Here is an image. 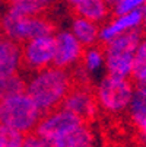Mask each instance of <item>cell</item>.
Here are the masks:
<instances>
[{
    "label": "cell",
    "mask_w": 146,
    "mask_h": 147,
    "mask_svg": "<svg viewBox=\"0 0 146 147\" xmlns=\"http://www.w3.org/2000/svg\"><path fill=\"white\" fill-rule=\"evenodd\" d=\"M70 88V76L66 70L48 67L35 73L31 80L26 82L25 93L44 115L60 108Z\"/></svg>",
    "instance_id": "6da1fadb"
},
{
    "label": "cell",
    "mask_w": 146,
    "mask_h": 147,
    "mask_svg": "<svg viewBox=\"0 0 146 147\" xmlns=\"http://www.w3.org/2000/svg\"><path fill=\"white\" fill-rule=\"evenodd\" d=\"M54 31L56 25L44 16H24L9 7L0 16V32L3 38L18 44L41 36H54Z\"/></svg>",
    "instance_id": "7a4b0ae2"
},
{
    "label": "cell",
    "mask_w": 146,
    "mask_h": 147,
    "mask_svg": "<svg viewBox=\"0 0 146 147\" xmlns=\"http://www.w3.org/2000/svg\"><path fill=\"white\" fill-rule=\"evenodd\" d=\"M41 118L43 112L26 93L0 102V125H6L22 134H31Z\"/></svg>",
    "instance_id": "3957f363"
},
{
    "label": "cell",
    "mask_w": 146,
    "mask_h": 147,
    "mask_svg": "<svg viewBox=\"0 0 146 147\" xmlns=\"http://www.w3.org/2000/svg\"><path fill=\"white\" fill-rule=\"evenodd\" d=\"M134 88L129 79L107 74L96 88V102L108 112L124 111L132 100Z\"/></svg>",
    "instance_id": "277c9868"
},
{
    "label": "cell",
    "mask_w": 146,
    "mask_h": 147,
    "mask_svg": "<svg viewBox=\"0 0 146 147\" xmlns=\"http://www.w3.org/2000/svg\"><path fill=\"white\" fill-rule=\"evenodd\" d=\"M56 39L54 36H41L26 41L22 45V63L25 69L41 71L50 67L54 60Z\"/></svg>",
    "instance_id": "5b68a950"
},
{
    "label": "cell",
    "mask_w": 146,
    "mask_h": 147,
    "mask_svg": "<svg viewBox=\"0 0 146 147\" xmlns=\"http://www.w3.org/2000/svg\"><path fill=\"white\" fill-rule=\"evenodd\" d=\"M80 124H85V122L79 117H76L75 114L63 108H58L56 111H51L43 115V118L39 119V122L37 124V127L34 130V134L50 143L56 137L61 136L67 130L76 127V125H80Z\"/></svg>",
    "instance_id": "8992f818"
},
{
    "label": "cell",
    "mask_w": 146,
    "mask_h": 147,
    "mask_svg": "<svg viewBox=\"0 0 146 147\" xmlns=\"http://www.w3.org/2000/svg\"><path fill=\"white\" fill-rule=\"evenodd\" d=\"M60 108L75 114L85 124H88V121L94 119L96 114V98L88 88L72 86L69 93L61 102Z\"/></svg>",
    "instance_id": "52a82bcc"
},
{
    "label": "cell",
    "mask_w": 146,
    "mask_h": 147,
    "mask_svg": "<svg viewBox=\"0 0 146 147\" xmlns=\"http://www.w3.org/2000/svg\"><path fill=\"white\" fill-rule=\"evenodd\" d=\"M54 39H56V53L53 60V67L65 70L66 67H70L75 63H77L83 55V48L72 32L67 31L58 32L54 36Z\"/></svg>",
    "instance_id": "ba28073f"
},
{
    "label": "cell",
    "mask_w": 146,
    "mask_h": 147,
    "mask_svg": "<svg viewBox=\"0 0 146 147\" xmlns=\"http://www.w3.org/2000/svg\"><path fill=\"white\" fill-rule=\"evenodd\" d=\"M95 137L88 124H80L50 141L51 147H94Z\"/></svg>",
    "instance_id": "9c48e42d"
},
{
    "label": "cell",
    "mask_w": 146,
    "mask_h": 147,
    "mask_svg": "<svg viewBox=\"0 0 146 147\" xmlns=\"http://www.w3.org/2000/svg\"><path fill=\"white\" fill-rule=\"evenodd\" d=\"M143 20V12L142 9H136L130 13H126L123 16H118L114 22L108 24L107 26H104L99 31V38L104 42H110L113 38H115L117 35L130 31V29H136L139 28V25Z\"/></svg>",
    "instance_id": "30bf717a"
},
{
    "label": "cell",
    "mask_w": 146,
    "mask_h": 147,
    "mask_svg": "<svg viewBox=\"0 0 146 147\" xmlns=\"http://www.w3.org/2000/svg\"><path fill=\"white\" fill-rule=\"evenodd\" d=\"M22 63V47L12 39L0 41V76L15 74Z\"/></svg>",
    "instance_id": "8fae6325"
},
{
    "label": "cell",
    "mask_w": 146,
    "mask_h": 147,
    "mask_svg": "<svg viewBox=\"0 0 146 147\" xmlns=\"http://www.w3.org/2000/svg\"><path fill=\"white\" fill-rule=\"evenodd\" d=\"M77 18L88 19L91 22H101L108 15V5L105 0H67Z\"/></svg>",
    "instance_id": "7c38bea8"
},
{
    "label": "cell",
    "mask_w": 146,
    "mask_h": 147,
    "mask_svg": "<svg viewBox=\"0 0 146 147\" xmlns=\"http://www.w3.org/2000/svg\"><path fill=\"white\" fill-rule=\"evenodd\" d=\"M142 42V31L139 28L126 31L115 38H113L110 42H107L105 51L110 53H124V54H134L137 47Z\"/></svg>",
    "instance_id": "4fadbf2b"
},
{
    "label": "cell",
    "mask_w": 146,
    "mask_h": 147,
    "mask_svg": "<svg viewBox=\"0 0 146 147\" xmlns=\"http://www.w3.org/2000/svg\"><path fill=\"white\" fill-rule=\"evenodd\" d=\"M133 57L134 54L105 51V66H107L108 74L115 76V77H123V79H127L129 76H132Z\"/></svg>",
    "instance_id": "5bb4252c"
},
{
    "label": "cell",
    "mask_w": 146,
    "mask_h": 147,
    "mask_svg": "<svg viewBox=\"0 0 146 147\" xmlns=\"http://www.w3.org/2000/svg\"><path fill=\"white\" fill-rule=\"evenodd\" d=\"M72 34L80 42V45L91 47L96 42L99 36V31L94 22L83 18H76L72 22Z\"/></svg>",
    "instance_id": "9a60e30c"
},
{
    "label": "cell",
    "mask_w": 146,
    "mask_h": 147,
    "mask_svg": "<svg viewBox=\"0 0 146 147\" xmlns=\"http://www.w3.org/2000/svg\"><path fill=\"white\" fill-rule=\"evenodd\" d=\"M26 92V80L19 73L0 76V102Z\"/></svg>",
    "instance_id": "2e32d148"
},
{
    "label": "cell",
    "mask_w": 146,
    "mask_h": 147,
    "mask_svg": "<svg viewBox=\"0 0 146 147\" xmlns=\"http://www.w3.org/2000/svg\"><path fill=\"white\" fill-rule=\"evenodd\" d=\"M132 77L136 82V88H146V41L140 42L134 53Z\"/></svg>",
    "instance_id": "e0dca14e"
},
{
    "label": "cell",
    "mask_w": 146,
    "mask_h": 147,
    "mask_svg": "<svg viewBox=\"0 0 146 147\" xmlns=\"http://www.w3.org/2000/svg\"><path fill=\"white\" fill-rule=\"evenodd\" d=\"M129 107L130 117L137 125L146 119V88H134Z\"/></svg>",
    "instance_id": "ac0fdd59"
},
{
    "label": "cell",
    "mask_w": 146,
    "mask_h": 147,
    "mask_svg": "<svg viewBox=\"0 0 146 147\" xmlns=\"http://www.w3.org/2000/svg\"><path fill=\"white\" fill-rule=\"evenodd\" d=\"M7 2H9V9L24 16H41V12L45 7L38 0H7Z\"/></svg>",
    "instance_id": "d6986e66"
},
{
    "label": "cell",
    "mask_w": 146,
    "mask_h": 147,
    "mask_svg": "<svg viewBox=\"0 0 146 147\" xmlns=\"http://www.w3.org/2000/svg\"><path fill=\"white\" fill-rule=\"evenodd\" d=\"M25 134L6 125H0V147H22Z\"/></svg>",
    "instance_id": "ffe728a7"
},
{
    "label": "cell",
    "mask_w": 146,
    "mask_h": 147,
    "mask_svg": "<svg viewBox=\"0 0 146 147\" xmlns=\"http://www.w3.org/2000/svg\"><path fill=\"white\" fill-rule=\"evenodd\" d=\"M102 61H104L102 51L96 47L89 48L85 54H83V67H85L88 71H95L96 69H99Z\"/></svg>",
    "instance_id": "44dd1931"
},
{
    "label": "cell",
    "mask_w": 146,
    "mask_h": 147,
    "mask_svg": "<svg viewBox=\"0 0 146 147\" xmlns=\"http://www.w3.org/2000/svg\"><path fill=\"white\" fill-rule=\"evenodd\" d=\"M146 0H120V2L114 6V12L118 16H123L126 13H130L136 9H139V6H142Z\"/></svg>",
    "instance_id": "7402d4cb"
},
{
    "label": "cell",
    "mask_w": 146,
    "mask_h": 147,
    "mask_svg": "<svg viewBox=\"0 0 146 147\" xmlns=\"http://www.w3.org/2000/svg\"><path fill=\"white\" fill-rule=\"evenodd\" d=\"M22 147H51V146H50L48 141L43 140L41 137H38V136H35L32 133V134H26L25 136Z\"/></svg>",
    "instance_id": "603a6c76"
},
{
    "label": "cell",
    "mask_w": 146,
    "mask_h": 147,
    "mask_svg": "<svg viewBox=\"0 0 146 147\" xmlns=\"http://www.w3.org/2000/svg\"><path fill=\"white\" fill-rule=\"evenodd\" d=\"M139 127H140V130H142V133H143V136L146 137V119H145L143 122H140V124H139Z\"/></svg>",
    "instance_id": "cb8c5ba5"
},
{
    "label": "cell",
    "mask_w": 146,
    "mask_h": 147,
    "mask_svg": "<svg viewBox=\"0 0 146 147\" xmlns=\"http://www.w3.org/2000/svg\"><path fill=\"white\" fill-rule=\"evenodd\" d=\"M118 2H120V0H105V3L107 5H111V6H115Z\"/></svg>",
    "instance_id": "d4e9b609"
},
{
    "label": "cell",
    "mask_w": 146,
    "mask_h": 147,
    "mask_svg": "<svg viewBox=\"0 0 146 147\" xmlns=\"http://www.w3.org/2000/svg\"><path fill=\"white\" fill-rule=\"evenodd\" d=\"M142 12H143V20H145V26H146V5L143 6V9H142Z\"/></svg>",
    "instance_id": "484cf974"
},
{
    "label": "cell",
    "mask_w": 146,
    "mask_h": 147,
    "mask_svg": "<svg viewBox=\"0 0 146 147\" xmlns=\"http://www.w3.org/2000/svg\"><path fill=\"white\" fill-rule=\"evenodd\" d=\"M38 2H39V3H43V5L45 6V5H48L50 2H53V0H38Z\"/></svg>",
    "instance_id": "4316f807"
},
{
    "label": "cell",
    "mask_w": 146,
    "mask_h": 147,
    "mask_svg": "<svg viewBox=\"0 0 146 147\" xmlns=\"http://www.w3.org/2000/svg\"><path fill=\"white\" fill-rule=\"evenodd\" d=\"M0 16H2V2H0Z\"/></svg>",
    "instance_id": "83f0119b"
},
{
    "label": "cell",
    "mask_w": 146,
    "mask_h": 147,
    "mask_svg": "<svg viewBox=\"0 0 146 147\" xmlns=\"http://www.w3.org/2000/svg\"><path fill=\"white\" fill-rule=\"evenodd\" d=\"M3 39V35H2V32H0V41H2Z\"/></svg>",
    "instance_id": "f1b7e54d"
},
{
    "label": "cell",
    "mask_w": 146,
    "mask_h": 147,
    "mask_svg": "<svg viewBox=\"0 0 146 147\" xmlns=\"http://www.w3.org/2000/svg\"><path fill=\"white\" fill-rule=\"evenodd\" d=\"M142 147H146V144H143V146H142Z\"/></svg>",
    "instance_id": "f546056e"
}]
</instances>
